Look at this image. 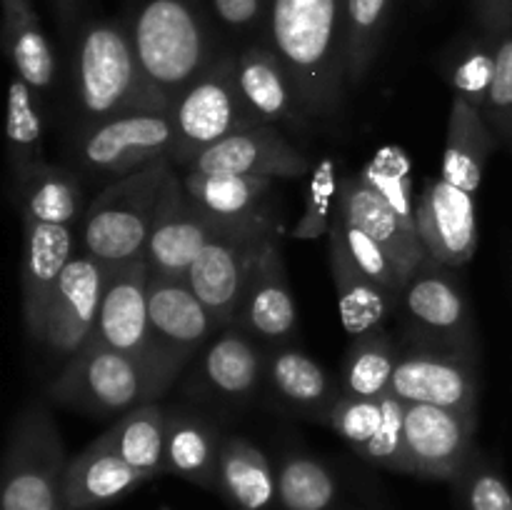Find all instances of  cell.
Listing matches in <instances>:
<instances>
[{
	"mask_svg": "<svg viewBox=\"0 0 512 510\" xmlns=\"http://www.w3.org/2000/svg\"><path fill=\"white\" fill-rule=\"evenodd\" d=\"M265 40L305 118H333L348 88L345 0H273Z\"/></svg>",
	"mask_w": 512,
	"mask_h": 510,
	"instance_id": "cell-1",
	"label": "cell"
},
{
	"mask_svg": "<svg viewBox=\"0 0 512 510\" xmlns=\"http://www.w3.org/2000/svg\"><path fill=\"white\" fill-rule=\"evenodd\" d=\"M123 20L165 110L223 53L205 0H128Z\"/></svg>",
	"mask_w": 512,
	"mask_h": 510,
	"instance_id": "cell-2",
	"label": "cell"
},
{
	"mask_svg": "<svg viewBox=\"0 0 512 510\" xmlns=\"http://www.w3.org/2000/svg\"><path fill=\"white\" fill-rule=\"evenodd\" d=\"M70 88L78 130L115 115L165 110L145 78L123 18L80 25L70 58Z\"/></svg>",
	"mask_w": 512,
	"mask_h": 510,
	"instance_id": "cell-3",
	"label": "cell"
},
{
	"mask_svg": "<svg viewBox=\"0 0 512 510\" xmlns=\"http://www.w3.org/2000/svg\"><path fill=\"white\" fill-rule=\"evenodd\" d=\"M175 378L158 363L93 343L68 358L48 385V398L90 418H120L138 405L160 400Z\"/></svg>",
	"mask_w": 512,
	"mask_h": 510,
	"instance_id": "cell-4",
	"label": "cell"
},
{
	"mask_svg": "<svg viewBox=\"0 0 512 510\" xmlns=\"http://www.w3.org/2000/svg\"><path fill=\"white\" fill-rule=\"evenodd\" d=\"M173 170L175 163L165 158L110 180L88 203L80 223V250L113 268L145 258L160 200Z\"/></svg>",
	"mask_w": 512,
	"mask_h": 510,
	"instance_id": "cell-5",
	"label": "cell"
},
{
	"mask_svg": "<svg viewBox=\"0 0 512 510\" xmlns=\"http://www.w3.org/2000/svg\"><path fill=\"white\" fill-rule=\"evenodd\" d=\"M68 458L53 413L43 400L18 410L10 428L0 480V510H65Z\"/></svg>",
	"mask_w": 512,
	"mask_h": 510,
	"instance_id": "cell-6",
	"label": "cell"
},
{
	"mask_svg": "<svg viewBox=\"0 0 512 510\" xmlns=\"http://www.w3.org/2000/svg\"><path fill=\"white\" fill-rule=\"evenodd\" d=\"M238 53H223L170 105L175 125L173 163L188 168L200 153L230 135L260 125L238 85Z\"/></svg>",
	"mask_w": 512,
	"mask_h": 510,
	"instance_id": "cell-7",
	"label": "cell"
},
{
	"mask_svg": "<svg viewBox=\"0 0 512 510\" xmlns=\"http://www.w3.org/2000/svg\"><path fill=\"white\" fill-rule=\"evenodd\" d=\"M275 235L278 230L270 210L243 220H228L215 230L203 253L195 258L188 273V285L200 303L213 313L220 328L235 323L245 285L265 245Z\"/></svg>",
	"mask_w": 512,
	"mask_h": 510,
	"instance_id": "cell-8",
	"label": "cell"
},
{
	"mask_svg": "<svg viewBox=\"0 0 512 510\" xmlns=\"http://www.w3.org/2000/svg\"><path fill=\"white\" fill-rule=\"evenodd\" d=\"M175 125L168 110H138L100 120L75 133V160L95 178L110 180L170 158Z\"/></svg>",
	"mask_w": 512,
	"mask_h": 510,
	"instance_id": "cell-9",
	"label": "cell"
},
{
	"mask_svg": "<svg viewBox=\"0 0 512 510\" xmlns=\"http://www.w3.org/2000/svg\"><path fill=\"white\" fill-rule=\"evenodd\" d=\"M400 315H403L408 340L438 345L480 360L478 328L473 310L450 268L425 260L408 278L400 293Z\"/></svg>",
	"mask_w": 512,
	"mask_h": 510,
	"instance_id": "cell-10",
	"label": "cell"
},
{
	"mask_svg": "<svg viewBox=\"0 0 512 510\" xmlns=\"http://www.w3.org/2000/svg\"><path fill=\"white\" fill-rule=\"evenodd\" d=\"M390 395L403 403L440 405L450 410H478L480 370L478 358L408 340L400 348Z\"/></svg>",
	"mask_w": 512,
	"mask_h": 510,
	"instance_id": "cell-11",
	"label": "cell"
},
{
	"mask_svg": "<svg viewBox=\"0 0 512 510\" xmlns=\"http://www.w3.org/2000/svg\"><path fill=\"white\" fill-rule=\"evenodd\" d=\"M148 303L153 360L178 380V375L213 340L220 325L213 313L200 303L188 280L150 275Z\"/></svg>",
	"mask_w": 512,
	"mask_h": 510,
	"instance_id": "cell-12",
	"label": "cell"
},
{
	"mask_svg": "<svg viewBox=\"0 0 512 510\" xmlns=\"http://www.w3.org/2000/svg\"><path fill=\"white\" fill-rule=\"evenodd\" d=\"M113 265L78 250L60 275L43 318L38 343L53 358L68 360L93 338Z\"/></svg>",
	"mask_w": 512,
	"mask_h": 510,
	"instance_id": "cell-13",
	"label": "cell"
},
{
	"mask_svg": "<svg viewBox=\"0 0 512 510\" xmlns=\"http://www.w3.org/2000/svg\"><path fill=\"white\" fill-rule=\"evenodd\" d=\"M405 445L410 475L453 483L475 453L478 410L405 403Z\"/></svg>",
	"mask_w": 512,
	"mask_h": 510,
	"instance_id": "cell-14",
	"label": "cell"
},
{
	"mask_svg": "<svg viewBox=\"0 0 512 510\" xmlns=\"http://www.w3.org/2000/svg\"><path fill=\"white\" fill-rule=\"evenodd\" d=\"M268 353L253 335L230 323L200 350L188 388L195 398L220 405H245L265 385Z\"/></svg>",
	"mask_w": 512,
	"mask_h": 510,
	"instance_id": "cell-15",
	"label": "cell"
},
{
	"mask_svg": "<svg viewBox=\"0 0 512 510\" xmlns=\"http://www.w3.org/2000/svg\"><path fill=\"white\" fill-rule=\"evenodd\" d=\"M220 225H223V220L210 218L188 198L183 188V175L173 170L168 185H165L163 200H160L148 248H145L150 275L188 280L195 258L203 253V248Z\"/></svg>",
	"mask_w": 512,
	"mask_h": 510,
	"instance_id": "cell-16",
	"label": "cell"
},
{
	"mask_svg": "<svg viewBox=\"0 0 512 510\" xmlns=\"http://www.w3.org/2000/svg\"><path fill=\"white\" fill-rule=\"evenodd\" d=\"M415 220L423 248L435 263L455 270L478 250V208L468 190L445 178H433L415 203Z\"/></svg>",
	"mask_w": 512,
	"mask_h": 510,
	"instance_id": "cell-17",
	"label": "cell"
},
{
	"mask_svg": "<svg viewBox=\"0 0 512 510\" xmlns=\"http://www.w3.org/2000/svg\"><path fill=\"white\" fill-rule=\"evenodd\" d=\"M148 285L150 265L145 258L115 265L110 270L103 303H100V313L98 320H95V330L90 340L105 345V348L120 350L125 355H133V358L153 360Z\"/></svg>",
	"mask_w": 512,
	"mask_h": 510,
	"instance_id": "cell-18",
	"label": "cell"
},
{
	"mask_svg": "<svg viewBox=\"0 0 512 510\" xmlns=\"http://www.w3.org/2000/svg\"><path fill=\"white\" fill-rule=\"evenodd\" d=\"M185 170L198 173L248 175V178L293 180L313 170L308 155L285 140L278 125L260 123L220 140L200 153Z\"/></svg>",
	"mask_w": 512,
	"mask_h": 510,
	"instance_id": "cell-19",
	"label": "cell"
},
{
	"mask_svg": "<svg viewBox=\"0 0 512 510\" xmlns=\"http://www.w3.org/2000/svg\"><path fill=\"white\" fill-rule=\"evenodd\" d=\"M235 325L270 348L288 345L298 333V303L290 288L278 235L265 245L263 255L255 263L235 315Z\"/></svg>",
	"mask_w": 512,
	"mask_h": 510,
	"instance_id": "cell-20",
	"label": "cell"
},
{
	"mask_svg": "<svg viewBox=\"0 0 512 510\" xmlns=\"http://www.w3.org/2000/svg\"><path fill=\"white\" fill-rule=\"evenodd\" d=\"M335 213L343 220H348V223L358 225L373 240H378L393 255L395 263L403 268V273L408 278L430 258L423 248V240H420L418 225L408 223L395 210L388 195L365 173L345 175L340 180L338 208H335Z\"/></svg>",
	"mask_w": 512,
	"mask_h": 510,
	"instance_id": "cell-21",
	"label": "cell"
},
{
	"mask_svg": "<svg viewBox=\"0 0 512 510\" xmlns=\"http://www.w3.org/2000/svg\"><path fill=\"white\" fill-rule=\"evenodd\" d=\"M78 235L68 225L23 223V255H20V308L30 338L38 343L53 290L78 253Z\"/></svg>",
	"mask_w": 512,
	"mask_h": 510,
	"instance_id": "cell-22",
	"label": "cell"
},
{
	"mask_svg": "<svg viewBox=\"0 0 512 510\" xmlns=\"http://www.w3.org/2000/svg\"><path fill=\"white\" fill-rule=\"evenodd\" d=\"M148 480L153 478L120 458L100 435L73 460H68L63 483L65 510L108 508Z\"/></svg>",
	"mask_w": 512,
	"mask_h": 510,
	"instance_id": "cell-23",
	"label": "cell"
},
{
	"mask_svg": "<svg viewBox=\"0 0 512 510\" xmlns=\"http://www.w3.org/2000/svg\"><path fill=\"white\" fill-rule=\"evenodd\" d=\"M238 85L245 103L260 123L300 125V110L295 90L290 85L283 63L268 40H253L238 53Z\"/></svg>",
	"mask_w": 512,
	"mask_h": 510,
	"instance_id": "cell-24",
	"label": "cell"
},
{
	"mask_svg": "<svg viewBox=\"0 0 512 510\" xmlns=\"http://www.w3.org/2000/svg\"><path fill=\"white\" fill-rule=\"evenodd\" d=\"M265 385L275 395V400L293 408L295 413L318 418L320 423L335 400L343 395L340 383L330 378V373L318 360L290 345H280L268 353Z\"/></svg>",
	"mask_w": 512,
	"mask_h": 510,
	"instance_id": "cell-25",
	"label": "cell"
},
{
	"mask_svg": "<svg viewBox=\"0 0 512 510\" xmlns=\"http://www.w3.org/2000/svg\"><path fill=\"white\" fill-rule=\"evenodd\" d=\"M328 243L330 273H333L335 293H338V313L343 330L350 338H358V335L383 328L385 320L400 308V295L363 273L345 253L338 238L328 235Z\"/></svg>",
	"mask_w": 512,
	"mask_h": 510,
	"instance_id": "cell-26",
	"label": "cell"
},
{
	"mask_svg": "<svg viewBox=\"0 0 512 510\" xmlns=\"http://www.w3.org/2000/svg\"><path fill=\"white\" fill-rule=\"evenodd\" d=\"M15 200L23 223L75 228L88 210L78 173L48 160L15 180Z\"/></svg>",
	"mask_w": 512,
	"mask_h": 510,
	"instance_id": "cell-27",
	"label": "cell"
},
{
	"mask_svg": "<svg viewBox=\"0 0 512 510\" xmlns=\"http://www.w3.org/2000/svg\"><path fill=\"white\" fill-rule=\"evenodd\" d=\"M498 143L500 138L485 120L483 110L470 105L468 100L453 98L440 178L475 195L483 185L485 168Z\"/></svg>",
	"mask_w": 512,
	"mask_h": 510,
	"instance_id": "cell-28",
	"label": "cell"
},
{
	"mask_svg": "<svg viewBox=\"0 0 512 510\" xmlns=\"http://www.w3.org/2000/svg\"><path fill=\"white\" fill-rule=\"evenodd\" d=\"M215 493L235 510H270L278 503V473L258 445L243 435H225Z\"/></svg>",
	"mask_w": 512,
	"mask_h": 510,
	"instance_id": "cell-29",
	"label": "cell"
},
{
	"mask_svg": "<svg viewBox=\"0 0 512 510\" xmlns=\"http://www.w3.org/2000/svg\"><path fill=\"white\" fill-rule=\"evenodd\" d=\"M225 435L203 415L188 410L168 413V440H165V475H175L198 488L215 490L220 450Z\"/></svg>",
	"mask_w": 512,
	"mask_h": 510,
	"instance_id": "cell-30",
	"label": "cell"
},
{
	"mask_svg": "<svg viewBox=\"0 0 512 510\" xmlns=\"http://www.w3.org/2000/svg\"><path fill=\"white\" fill-rule=\"evenodd\" d=\"M183 188L203 213L228 223V220H243L268 210L265 200L273 190V180L183 170Z\"/></svg>",
	"mask_w": 512,
	"mask_h": 510,
	"instance_id": "cell-31",
	"label": "cell"
},
{
	"mask_svg": "<svg viewBox=\"0 0 512 510\" xmlns=\"http://www.w3.org/2000/svg\"><path fill=\"white\" fill-rule=\"evenodd\" d=\"M110 448L128 460L133 468L143 470L150 478L165 475V440H168V410L158 400L138 405L115 418L103 433Z\"/></svg>",
	"mask_w": 512,
	"mask_h": 510,
	"instance_id": "cell-32",
	"label": "cell"
},
{
	"mask_svg": "<svg viewBox=\"0 0 512 510\" xmlns=\"http://www.w3.org/2000/svg\"><path fill=\"white\" fill-rule=\"evenodd\" d=\"M400 360V345L388 330L378 328L353 338L343 370L340 393L348 398H383L390 395L395 368Z\"/></svg>",
	"mask_w": 512,
	"mask_h": 510,
	"instance_id": "cell-33",
	"label": "cell"
},
{
	"mask_svg": "<svg viewBox=\"0 0 512 510\" xmlns=\"http://www.w3.org/2000/svg\"><path fill=\"white\" fill-rule=\"evenodd\" d=\"M3 45L13 65V75L28 83L40 98L53 93L58 63L35 10L25 15H8L3 20Z\"/></svg>",
	"mask_w": 512,
	"mask_h": 510,
	"instance_id": "cell-34",
	"label": "cell"
},
{
	"mask_svg": "<svg viewBox=\"0 0 512 510\" xmlns=\"http://www.w3.org/2000/svg\"><path fill=\"white\" fill-rule=\"evenodd\" d=\"M5 138H8V163L13 180L23 178L35 165L45 163L43 98L18 75L10 78Z\"/></svg>",
	"mask_w": 512,
	"mask_h": 510,
	"instance_id": "cell-35",
	"label": "cell"
},
{
	"mask_svg": "<svg viewBox=\"0 0 512 510\" xmlns=\"http://www.w3.org/2000/svg\"><path fill=\"white\" fill-rule=\"evenodd\" d=\"M278 505L283 510H333L338 503V478L323 460L290 450L278 465Z\"/></svg>",
	"mask_w": 512,
	"mask_h": 510,
	"instance_id": "cell-36",
	"label": "cell"
},
{
	"mask_svg": "<svg viewBox=\"0 0 512 510\" xmlns=\"http://www.w3.org/2000/svg\"><path fill=\"white\" fill-rule=\"evenodd\" d=\"M393 0H345V73L358 88L378 60Z\"/></svg>",
	"mask_w": 512,
	"mask_h": 510,
	"instance_id": "cell-37",
	"label": "cell"
},
{
	"mask_svg": "<svg viewBox=\"0 0 512 510\" xmlns=\"http://www.w3.org/2000/svg\"><path fill=\"white\" fill-rule=\"evenodd\" d=\"M328 235L338 238V243L343 245L345 253L353 258V263L358 265L363 273H368L370 278L378 280L380 285L390 288L393 293H403L405 283H408V275L403 273V268L395 263L393 255H390L378 240H373L368 233H363L358 225L340 218L338 213H335Z\"/></svg>",
	"mask_w": 512,
	"mask_h": 510,
	"instance_id": "cell-38",
	"label": "cell"
},
{
	"mask_svg": "<svg viewBox=\"0 0 512 510\" xmlns=\"http://www.w3.org/2000/svg\"><path fill=\"white\" fill-rule=\"evenodd\" d=\"M390 400H393V395H383V398H348V395H340L333 408L325 413L323 423L340 440H345L355 453H360L383 428L385 418H388Z\"/></svg>",
	"mask_w": 512,
	"mask_h": 510,
	"instance_id": "cell-39",
	"label": "cell"
},
{
	"mask_svg": "<svg viewBox=\"0 0 512 510\" xmlns=\"http://www.w3.org/2000/svg\"><path fill=\"white\" fill-rule=\"evenodd\" d=\"M338 165L333 158H320L310 170L308 200H305L303 215L293 225L290 235L298 240H315L330 233L335 208H338Z\"/></svg>",
	"mask_w": 512,
	"mask_h": 510,
	"instance_id": "cell-40",
	"label": "cell"
},
{
	"mask_svg": "<svg viewBox=\"0 0 512 510\" xmlns=\"http://www.w3.org/2000/svg\"><path fill=\"white\" fill-rule=\"evenodd\" d=\"M495 43H498V38L485 35L483 40L468 43L460 50V55L448 70V80L455 93L453 98H463L483 110L495 78Z\"/></svg>",
	"mask_w": 512,
	"mask_h": 510,
	"instance_id": "cell-41",
	"label": "cell"
},
{
	"mask_svg": "<svg viewBox=\"0 0 512 510\" xmlns=\"http://www.w3.org/2000/svg\"><path fill=\"white\" fill-rule=\"evenodd\" d=\"M465 510H512V490L495 463L475 450L453 480Z\"/></svg>",
	"mask_w": 512,
	"mask_h": 510,
	"instance_id": "cell-42",
	"label": "cell"
},
{
	"mask_svg": "<svg viewBox=\"0 0 512 510\" xmlns=\"http://www.w3.org/2000/svg\"><path fill=\"white\" fill-rule=\"evenodd\" d=\"M483 115L503 143L512 148V33L498 35L495 78L485 98Z\"/></svg>",
	"mask_w": 512,
	"mask_h": 510,
	"instance_id": "cell-43",
	"label": "cell"
},
{
	"mask_svg": "<svg viewBox=\"0 0 512 510\" xmlns=\"http://www.w3.org/2000/svg\"><path fill=\"white\" fill-rule=\"evenodd\" d=\"M273 0H210L215 25L230 38H248L258 28H268Z\"/></svg>",
	"mask_w": 512,
	"mask_h": 510,
	"instance_id": "cell-44",
	"label": "cell"
},
{
	"mask_svg": "<svg viewBox=\"0 0 512 510\" xmlns=\"http://www.w3.org/2000/svg\"><path fill=\"white\" fill-rule=\"evenodd\" d=\"M473 8L485 35L512 33V0H473Z\"/></svg>",
	"mask_w": 512,
	"mask_h": 510,
	"instance_id": "cell-45",
	"label": "cell"
},
{
	"mask_svg": "<svg viewBox=\"0 0 512 510\" xmlns=\"http://www.w3.org/2000/svg\"><path fill=\"white\" fill-rule=\"evenodd\" d=\"M83 3L85 0H53V10H55V18H58L60 28L68 30L70 33V30L78 25Z\"/></svg>",
	"mask_w": 512,
	"mask_h": 510,
	"instance_id": "cell-46",
	"label": "cell"
},
{
	"mask_svg": "<svg viewBox=\"0 0 512 510\" xmlns=\"http://www.w3.org/2000/svg\"><path fill=\"white\" fill-rule=\"evenodd\" d=\"M33 0H3V13L5 18L8 15H25V13H33Z\"/></svg>",
	"mask_w": 512,
	"mask_h": 510,
	"instance_id": "cell-47",
	"label": "cell"
},
{
	"mask_svg": "<svg viewBox=\"0 0 512 510\" xmlns=\"http://www.w3.org/2000/svg\"><path fill=\"white\" fill-rule=\"evenodd\" d=\"M160 510H173V508H168V505H163V508H160Z\"/></svg>",
	"mask_w": 512,
	"mask_h": 510,
	"instance_id": "cell-48",
	"label": "cell"
}]
</instances>
